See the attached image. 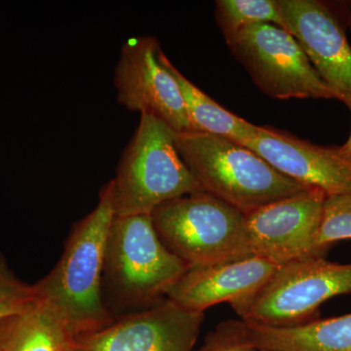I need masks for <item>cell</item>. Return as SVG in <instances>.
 <instances>
[{
  "instance_id": "4fadbf2b",
  "label": "cell",
  "mask_w": 351,
  "mask_h": 351,
  "mask_svg": "<svg viewBox=\"0 0 351 351\" xmlns=\"http://www.w3.org/2000/svg\"><path fill=\"white\" fill-rule=\"evenodd\" d=\"M279 267L258 256L191 267L166 298L182 308L204 313L215 304H233L253 295L269 282Z\"/></svg>"
},
{
  "instance_id": "7c38bea8",
  "label": "cell",
  "mask_w": 351,
  "mask_h": 351,
  "mask_svg": "<svg viewBox=\"0 0 351 351\" xmlns=\"http://www.w3.org/2000/svg\"><path fill=\"white\" fill-rule=\"evenodd\" d=\"M279 173L327 196L351 193V164L339 147H323L269 127L257 126L242 144Z\"/></svg>"
},
{
  "instance_id": "8fae6325",
  "label": "cell",
  "mask_w": 351,
  "mask_h": 351,
  "mask_svg": "<svg viewBox=\"0 0 351 351\" xmlns=\"http://www.w3.org/2000/svg\"><path fill=\"white\" fill-rule=\"evenodd\" d=\"M284 29L306 53L337 100L351 110V46L330 3L318 0H277Z\"/></svg>"
},
{
  "instance_id": "d6986e66",
  "label": "cell",
  "mask_w": 351,
  "mask_h": 351,
  "mask_svg": "<svg viewBox=\"0 0 351 351\" xmlns=\"http://www.w3.org/2000/svg\"><path fill=\"white\" fill-rule=\"evenodd\" d=\"M36 297L34 284L23 282L0 255V319L23 311Z\"/></svg>"
},
{
  "instance_id": "ac0fdd59",
  "label": "cell",
  "mask_w": 351,
  "mask_h": 351,
  "mask_svg": "<svg viewBox=\"0 0 351 351\" xmlns=\"http://www.w3.org/2000/svg\"><path fill=\"white\" fill-rule=\"evenodd\" d=\"M351 239V193L327 196L316 246L324 257L330 247L341 240Z\"/></svg>"
},
{
  "instance_id": "5bb4252c",
  "label": "cell",
  "mask_w": 351,
  "mask_h": 351,
  "mask_svg": "<svg viewBox=\"0 0 351 351\" xmlns=\"http://www.w3.org/2000/svg\"><path fill=\"white\" fill-rule=\"evenodd\" d=\"M73 341L61 314L38 295L0 319V351H71Z\"/></svg>"
},
{
  "instance_id": "7a4b0ae2",
  "label": "cell",
  "mask_w": 351,
  "mask_h": 351,
  "mask_svg": "<svg viewBox=\"0 0 351 351\" xmlns=\"http://www.w3.org/2000/svg\"><path fill=\"white\" fill-rule=\"evenodd\" d=\"M174 138L180 156L203 191L242 213L311 189L230 138L199 132H174Z\"/></svg>"
},
{
  "instance_id": "7402d4cb",
  "label": "cell",
  "mask_w": 351,
  "mask_h": 351,
  "mask_svg": "<svg viewBox=\"0 0 351 351\" xmlns=\"http://www.w3.org/2000/svg\"><path fill=\"white\" fill-rule=\"evenodd\" d=\"M350 110L351 112V110ZM339 152H341V156H343L348 162L351 164V133L346 144L339 147Z\"/></svg>"
},
{
  "instance_id": "6da1fadb",
  "label": "cell",
  "mask_w": 351,
  "mask_h": 351,
  "mask_svg": "<svg viewBox=\"0 0 351 351\" xmlns=\"http://www.w3.org/2000/svg\"><path fill=\"white\" fill-rule=\"evenodd\" d=\"M114 217L112 180L101 189L93 211L71 230L54 269L34 284L38 297L61 314L73 338L97 331L114 319L101 290L108 233Z\"/></svg>"
},
{
  "instance_id": "ffe728a7",
  "label": "cell",
  "mask_w": 351,
  "mask_h": 351,
  "mask_svg": "<svg viewBox=\"0 0 351 351\" xmlns=\"http://www.w3.org/2000/svg\"><path fill=\"white\" fill-rule=\"evenodd\" d=\"M195 351H258L247 337L242 320H226L209 332L204 343Z\"/></svg>"
},
{
  "instance_id": "30bf717a",
  "label": "cell",
  "mask_w": 351,
  "mask_h": 351,
  "mask_svg": "<svg viewBox=\"0 0 351 351\" xmlns=\"http://www.w3.org/2000/svg\"><path fill=\"white\" fill-rule=\"evenodd\" d=\"M159 50L152 36L123 43L114 71L117 100L132 112L154 115L175 133L195 132L179 85L159 61Z\"/></svg>"
},
{
  "instance_id": "52a82bcc",
  "label": "cell",
  "mask_w": 351,
  "mask_h": 351,
  "mask_svg": "<svg viewBox=\"0 0 351 351\" xmlns=\"http://www.w3.org/2000/svg\"><path fill=\"white\" fill-rule=\"evenodd\" d=\"M263 93L278 100L335 98L294 36L267 23L249 25L225 38Z\"/></svg>"
},
{
  "instance_id": "44dd1931",
  "label": "cell",
  "mask_w": 351,
  "mask_h": 351,
  "mask_svg": "<svg viewBox=\"0 0 351 351\" xmlns=\"http://www.w3.org/2000/svg\"><path fill=\"white\" fill-rule=\"evenodd\" d=\"M332 10L341 20L343 27H350L351 29V0L350 1H337L330 3Z\"/></svg>"
},
{
  "instance_id": "8992f818",
  "label": "cell",
  "mask_w": 351,
  "mask_h": 351,
  "mask_svg": "<svg viewBox=\"0 0 351 351\" xmlns=\"http://www.w3.org/2000/svg\"><path fill=\"white\" fill-rule=\"evenodd\" d=\"M351 293V263L308 258L280 265L253 295L232 304L247 324L290 327L317 319L321 304Z\"/></svg>"
},
{
  "instance_id": "2e32d148",
  "label": "cell",
  "mask_w": 351,
  "mask_h": 351,
  "mask_svg": "<svg viewBox=\"0 0 351 351\" xmlns=\"http://www.w3.org/2000/svg\"><path fill=\"white\" fill-rule=\"evenodd\" d=\"M158 59L179 85L193 131L221 136L240 145L253 136L257 126L228 112L201 91L175 68L161 49L158 52Z\"/></svg>"
},
{
  "instance_id": "5b68a950",
  "label": "cell",
  "mask_w": 351,
  "mask_h": 351,
  "mask_svg": "<svg viewBox=\"0 0 351 351\" xmlns=\"http://www.w3.org/2000/svg\"><path fill=\"white\" fill-rule=\"evenodd\" d=\"M189 269L164 245L152 216H115L106 251L104 278L113 295L126 306H152Z\"/></svg>"
},
{
  "instance_id": "277c9868",
  "label": "cell",
  "mask_w": 351,
  "mask_h": 351,
  "mask_svg": "<svg viewBox=\"0 0 351 351\" xmlns=\"http://www.w3.org/2000/svg\"><path fill=\"white\" fill-rule=\"evenodd\" d=\"M152 219L164 245L189 269L253 256L245 214L206 191L168 201Z\"/></svg>"
},
{
  "instance_id": "e0dca14e",
  "label": "cell",
  "mask_w": 351,
  "mask_h": 351,
  "mask_svg": "<svg viewBox=\"0 0 351 351\" xmlns=\"http://www.w3.org/2000/svg\"><path fill=\"white\" fill-rule=\"evenodd\" d=\"M215 16L225 38L260 23L284 29L283 16L276 0H218Z\"/></svg>"
},
{
  "instance_id": "9c48e42d",
  "label": "cell",
  "mask_w": 351,
  "mask_h": 351,
  "mask_svg": "<svg viewBox=\"0 0 351 351\" xmlns=\"http://www.w3.org/2000/svg\"><path fill=\"white\" fill-rule=\"evenodd\" d=\"M203 320L204 313L182 308L166 298L147 311L75 337L71 351H195Z\"/></svg>"
},
{
  "instance_id": "3957f363",
  "label": "cell",
  "mask_w": 351,
  "mask_h": 351,
  "mask_svg": "<svg viewBox=\"0 0 351 351\" xmlns=\"http://www.w3.org/2000/svg\"><path fill=\"white\" fill-rule=\"evenodd\" d=\"M112 182L115 216H152L168 201L204 191L180 156L174 131L149 113H141Z\"/></svg>"
},
{
  "instance_id": "9a60e30c",
  "label": "cell",
  "mask_w": 351,
  "mask_h": 351,
  "mask_svg": "<svg viewBox=\"0 0 351 351\" xmlns=\"http://www.w3.org/2000/svg\"><path fill=\"white\" fill-rule=\"evenodd\" d=\"M245 325L258 351H351V313L290 327Z\"/></svg>"
},
{
  "instance_id": "ba28073f",
  "label": "cell",
  "mask_w": 351,
  "mask_h": 351,
  "mask_svg": "<svg viewBox=\"0 0 351 351\" xmlns=\"http://www.w3.org/2000/svg\"><path fill=\"white\" fill-rule=\"evenodd\" d=\"M327 195L307 189L245 214L253 256L276 265L323 257L316 246Z\"/></svg>"
}]
</instances>
